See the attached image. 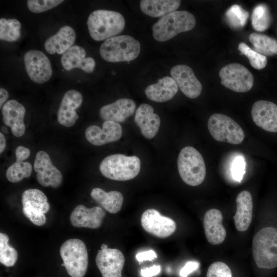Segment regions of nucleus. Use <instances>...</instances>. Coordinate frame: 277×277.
I'll list each match as a JSON object with an SVG mask.
<instances>
[{"label": "nucleus", "instance_id": "obj_1", "mask_svg": "<svg viewBox=\"0 0 277 277\" xmlns=\"http://www.w3.org/2000/svg\"><path fill=\"white\" fill-rule=\"evenodd\" d=\"M87 23L91 37L100 41L120 34L124 29L125 21L119 12L100 9L89 15Z\"/></svg>", "mask_w": 277, "mask_h": 277}, {"label": "nucleus", "instance_id": "obj_2", "mask_svg": "<svg viewBox=\"0 0 277 277\" xmlns=\"http://www.w3.org/2000/svg\"><path fill=\"white\" fill-rule=\"evenodd\" d=\"M195 24L194 15L188 11H174L162 16L153 25L152 35L159 42H165L181 32L192 30Z\"/></svg>", "mask_w": 277, "mask_h": 277}, {"label": "nucleus", "instance_id": "obj_3", "mask_svg": "<svg viewBox=\"0 0 277 277\" xmlns=\"http://www.w3.org/2000/svg\"><path fill=\"white\" fill-rule=\"evenodd\" d=\"M252 254L258 267L273 269L277 266V229H261L252 240Z\"/></svg>", "mask_w": 277, "mask_h": 277}, {"label": "nucleus", "instance_id": "obj_4", "mask_svg": "<svg viewBox=\"0 0 277 277\" xmlns=\"http://www.w3.org/2000/svg\"><path fill=\"white\" fill-rule=\"evenodd\" d=\"M141 169V161L136 156H128L122 154L110 155L100 165V170L105 177L125 181L136 177Z\"/></svg>", "mask_w": 277, "mask_h": 277}, {"label": "nucleus", "instance_id": "obj_5", "mask_svg": "<svg viewBox=\"0 0 277 277\" xmlns=\"http://www.w3.org/2000/svg\"><path fill=\"white\" fill-rule=\"evenodd\" d=\"M140 50L138 41L131 36L122 35L105 40L100 46V53L109 62H130L138 56Z\"/></svg>", "mask_w": 277, "mask_h": 277}, {"label": "nucleus", "instance_id": "obj_6", "mask_svg": "<svg viewBox=\"0 0 277 277\" xmlns=\"http://www.w3.org/2000/svg\"><path fill=\"white\" fill-rule=\"evenodd\" d=\"M177 168L181 179L188 185L198 186L205 178L204 160L194 147L186 146L181 150L177 159Z\"/></svg>", "mask_w": 277, "mask_h": 277}, {"label": "nucleus", "instance_id": "obj_7", "mask_svg": "<svg viewBox=\"0 0 277 277\" xmlns=\"http://www.w3.org/2000/svg\"><path fill=\"white\" fill-rule=\"evenodd\" d=\"M60 255L71 277H84L88 266V255L85 243L77 239H70L62 245Z\"/></svg>", "mask_w": 277, "mask_h": 277}, {"label": "nucleus", "instance_id": "obj_8", "mask_svg": "<svg viewBox=\"0 0 277 277\" xmlns=\"http://www.w3.org/2000/svg\"><path fill=\"white\" fill-rule=\"evenodd\" d=\"M207 126L212 137L219 142L237 145L241 143L245 137L241 126L223 114L214 113L211 115Z\"/></svg>", "mask_w": 277, "mask_h": 277}, {"label": "nucleus", "instance_id": "obj_9", "mask_svg": "<svg viewBox=\"0 0 277 277\" xmlns=\"http://www.w3.org/2000/svg\"><path fill=\"white\" fill-rule=\"evenodd\" d=\"M24 214L34 225L42 226L46 222L45 214L50 209L46 195L37 189H29L22 195Z\"/></svg>", "mask_w": 277, "mask_h": 277}, {"label": "nucleus", "instance_id": "obj_10", "mask_svg": "<svg viewBox=\"0 0 277 277\" xmlns=\"http://www.w3.org/2000/svg\"><path fill=\"white\" fill-rule=\"evenodd\" d=\"M221 83L224 87L236 92H246L253 85L254 77L250 71L239 63H232L220 70Z\"/></svg>", "mask_w": 277, "mask_h": 277}, {"label": "nucleus", "instance_id": "obj_11", "mask_svg": "<svg viewBox=\"0 0 277 277\" xmlns=\"http://www.w3.org/2000/svg\"><path fill=\"white\" fill-rule=\"evenodd\" d=\"M25 69L30 79L37 84L44 83L51 78L52 71L50 62L42 51L31 50L24 56Z\"/></svg>", "mask_w": 277, "mask_h": 277}, {"label": "nucleus", "instance_id": "obj_12", "mask_svg": "<svg viewBox=\"0 0 277 277\" xmlns=\"http://www.w3.org/2000/svg\"><path fill=\"white\" fill-rule=\"evenodd\" d=\"M141 225L148 233L160 238L169 236L175 231V222L171 218L162 215L154 209H148L142 215Z\"/></svg>", "mask_w": 277, "mask_h": 277}, {"label": "nucleus", "instance_id": "obj_13", "mask_svg": "<svg viewBox=\"0 0 277 277\" xmlns=\"http://www.w3.org/2000/svg\"><path fill=\"white\" fill-rule=\"evenodd\" d=\"M34 169L37 173L36 179L43 186L56 188L63 182L61 172L52 164L49 154L43 150L36 154Z\"/></svg>", "mask_w": 277, "mask_h": 277}, {"label": "nucleus", "instance_id": "obj_14", "mask_svg": "<svg viewBox=\"0 0 277 277\" xmlns=\"http://www.w3.org/2000/svg\"><path fill=\"white\" fill-rule=\"evenodd\" d=\"M125 257L117 249L106 248L100 250L95 262L103 277H122V271Z\"/></svg>", "mask_w": 277, "mask_h": 277}, {"label": "nucleus", "instance_id": "obj_15", "mask_svg": "<svg viewBox=\"0 0 277 277\" xmlns=\"http://www.w3.org/2000/svg\"><path fill=\"white\" fill-rule=\"evenodd\" d=\"M170 74L179 89L186 96L195 98L201 94L202 84L190 67L185 65H177L172 68Z\"/></svg>", "mask_w": 277, "mask_h": 277}, {"label": "nucleus", "instance_id": "obj_16", "mask_svg": "<svg viewBox=\"0 0 277 277\" xmlns=\"http://www.w3.org/2000/svg\"><path fill=\"white\" fill-rule=\"evenodd\" d=\"M122 127L119 123L112 121H105L102 128L91 125L85 130L87 141L95 146H101L118 141L122 135Z\"/></svg>", "mask_w": 277, "mask_h": 277}, {"label": "nucleus", "instance_id": "obj_17", "mask_svg": "<svg viewBox=\"0 0 277 277\" xmlns=\"http://www.w3.org/2000/svg\"><path fill=\"white\" fill-rule=\"evenodd\" d=\"M251 116L256 125L271 132H277V105L264 100L255 102L251 109Z\"/></svg>", "mask_w": 277, "mask_h": 277}, {"label": "nucleus", "instance_id": "obj_18", "mask_svg": "<svg viewBox=\"0 0 277 277\" xmlns=\"http://www.w3.org/2000/svg\"><path fill=\"white\" fill-rule=\"evenodd\" d=\"M105 215L106 213L99 206L88 208L83 205H78L71 212L70 221L75 227L96 229L101 226Z\"/></svg>", "mask_w": 277, "mask_h": 277}, {"label": "nucleus", "instance_id": "obj_19", "mask_svg": "<svg viewBox=\"0 0 277 277\" xmlns=\"http://www.w3.org/2000/svg\"><path fill=\"white\" fill-rule=\"evenodd\" d=\"M83 96L78 91L69 90L64 95L57 112V120L62 125L72 126L79 118L76 110L81 106Z\"/></svg>", "mask_w": 277, "mask_h": 277}, {"label": "nucleus", "instance_id": "obj_20", "mask_svg": "<svg viewBox=\"0 0 277 277\" xmlns=\"http://www.w3.org/2000/svg\"><path fill=\"white\" fill-rule=\"evenodd\" d=\"M25 112L24 106L14 100L7 101L2 107L3 122L10 127L12 134L16 137H20L25 133L26 127L24 118Z\"/></svg>", "mask_w": 277, "mask_h": 277}, {"label": "nucleus", "instance_id": "obj_21", "mask_svg": "<svg viewBox=\"0 0 277 277\" xmlns=\"http://www.w3.org/2000/svg\"><path fill=\"white\" fill-rule=\"evenodd\" d=\"M134 121L140 128L141 133L146 138L151 139L157 134L161 120L159 116L154 113L153 107L147 104H142L136 110Z\"/></svg>", "mask_w": 277, "mask_h": 277}, {"label": "nucleus", "instance_id": "obj_22", "mask_svg": "<svg viewBox=\"0 0 277 277\" xmlns=\"http://www.w3.org/2000/svg\"><path fill=\"white\" fill-rule=\"evenodd\" d=\"M86 51L82 47L74 45L62 54L61 62L63 67L69 71L78 68L86 73L93 72L95 62L91 57H86Z\"/></svg>", "mask_w": 277, "mask_h": 277}, {"label": "nucleus", "instance_id": "obj_23", "mask_svg": "<svg viewBox=\"0 0 277 277\" xmlns=\"http://www.w3.org/2000/svg\"><path fill=\"white\" fill-rule=\"evenodd\" d=\"M135 109L136 104L133 100L122 98L103 106L100 110V115L105 121L118 123L123 122L132 115Z\"/></svg>", "mask_w": 277, "mask_h": 277}, {"label": "nucleus", "instance_id": "obj_24", "mask_svg": "<svg viewBox=\"0 0 277 277\" xmlns=\"http://www.w3.org/2000/svg\"><path fill=\"white\" fill-rule=\"evenodd\" d=\"M222 212L216 209L208 210L204 217L203 225L207 241L212 245L221 244L225 239L226 232L222 225Z\"/></svg>", "mask_w": 277, "mask_h": 277}, {"label": "nucleus", "instance_id": "obj_25", "mask_svg": "<svg viewBox=\"0 0 277 277\" xmlns=\"http://www.w3.org/2000/svg\"><path fill=\"white\" fill-rule=\"evenodd\" d=\"M75 41V33L74 29L69 26H64L56 34L46 39L44 48L50 54L55 53L63 54L72 46Z\"/></svg>", "mask_w": 277, "mask_h": 277}, {"label": "nucleus", "instance_id": "obj_26", "mask_svg": "<svg viewBox=\"0 0 277 277\" xmlns=\"http://www.w3.org/2000/svg\"><path fill=\"white\" fill-rule=\"evenodd\" d=\"M236 211L233 216L236 229L241 232L248 229L252 218L253 201L251 193L242 191L236 199Z\"/></svg>", "mask_w": 277, "mask_h": 277}, {"label": "nucleus", "instance_id": "obj_27", "mask_svg": "<svg viewBox=\"0 0 277 277\" xmlns=\"http://www.w3.org/2000/svg\"><path fill=\"white\" fill-rule=\"evenodd\" d=\"M179 87L174 80L165 76L158 80L157 83L149 85L145 93L149 100L156 102H164L173 98L178 91Z\"/></svg>", "mask_w": 277, "mask_h": 277}, {"label": "nucleus", "instance_id": "obj_28", "mask_svg": "<svg viewBox=\"0 0 277 277\" xmlns=\"http://www.w3.org/2000/svg\"><path fill=\"white\" fill-rule=\"evenodd\" d=\"M90 195L95 201L111 213H117L122 208L124 199L119 191L106 192L102 189L96 187L91 190Z\"/></svg>", "mask_w": 277, "mask_h": 277}, {"label": "nucleus", "instance_id": "obj_29", "mask_svg": "<svg viewBox=\"0 0 277 277\" xmlns=\"http://www.w3.org/2000/svg\"><path fill=\"white\" fill-rule=\"evenodd\" d=\"M180 4L181 1L143 0L140 2V8L145 14L157 17L175 11Z\"/></svg>", "mask_w": 277, "mask_h": 277}, {"label": "nucleus", "instance_id": "obj_30", "mask_svg": "<svg viewBox=\"0 0 277 277\" xmlns=\"http://www.w3.org/2000/svg\"><path fill=\"white\" fill-rule=\"evenodd\" d=\"M249 39L256 52L265 56L277 55V41L275 39L253 32L249 35Z\"/></svg>", "mask_w": 277, "mask_h": 277}, {"label": "nucleus", "instance_id": "obj_31", "mask_svg": "<svg viewBox=\"0 0 277 277\" xmlns=\"http://www.w3.org/2000/svg\"><path fill=\"white\" fill-rule=\"evenodd\" d=\"M21 24L15 18L0 19V39L12 42L17 41L21 36Z\"/></svg>", "mask_w": 277, "mask_h": 277}, {"label": "nucleus", "instance_id": "obj_32", "mask_svg": "<svg viewBox=\"0 0 277 277\" xmlns=\"http://www.w3.org/2000/svg\"><path fill=\"white\" fill-rule=\"evenodd\" d=\"M271 15L267 6L260 4L253 9L251 16V23L253 29L258 31H264L271 24Z\"/></svg>", "mask_w": 277, "mask_h": 277}, {"label": "nucleus", "instance_id": "obj_33", "mask_svg": "<svg viewBox=\"0 0 277 277\" xmlns=\"http://www.w3.org/2000/svg\"><path fill=\"white\" fill-rule=\"evenodd\" d=\"M32 171V166L29 162L16 161L8 168L6 176L9 182L16 183L29 177Z\"/></svg>", "mask_w": 277, "mask_h": 277}, {"label": "nucleus", "instance_id": "obj_34", "mask_svg": "<svg viewBox=\"0 0 277 277\" xmlns=\"http://www.w3.org/2000/svg\"><path fill=\"white\" fill-rule=\"evenodd\" d=\"M9 238L4 233H0V262L7 267L15 265L18 253L16 249L8 244Z\"/></svg>", "mask_w": 277, "mask_h": 277}, {"label": "nucleus", "instance_id": "obj_35", "mask_svg": "<svg viewBox=\"0 0 277 277\" xmlns=\"http://www.w3.org/2000/svg\"><path fill=\"white\" fill-rule=\"evenodd\" d=\"M249 15V13L238 5H232L225 14L227 23L234 29L244 27L246 24Z\"/></svg>", "mask_w": 277, "mask_h": 277}, {"label": "nucleus", "instance_id": "obj_36", "mask_svg": "<svg viewBox=\"0 0 277 277\" xmlns=\"http://www.w3.org/2000/svg\"><path fill=\"white\" fill-rule=\"evenodd\" d=\"M238 49L249 59L250 64L253 68L261 70L266 66L267 63L266 56L252 50L244 43L242 42L239 44Z\"/></svg>", "mask_w": 277, "mask_h": 277}, {"label": "nucleus", "instance_id": "obj_37", "mask_svg": "<svg viewBox=\"0 0 277 277\" xmlns=\"http://www.w3.org/2000/svg\"><path fill=\"white\" fill-rule=\"evenodd\" d=\"M229 174L236 182L241 183L245 173L246 163L241 154H233L229 159Z\"/></svg>", "mask_w": 277, "mask_h": 277}, {"label": "nucleus", "instance_id": "obj_38", "mask_svg": "<svg viewBox=\"0 0 277 277\" xmlns=\"http://www.w3.org/2000/svg\"><path fill=\"white\" fill-rule=\"evenodd\" d=\"M63 2V0H28L27 4L30 11L38 13L51 9Z\"/></svg>", "mask_w": 277, "mask_h": 277}, {"label": "nucleus", "instance_id": "obj_39", "mask_svg": "<svg viewBox=\"0 0 277 277\" xmlns=\"http://www.w3.org/2000/svg\"><path fill=\"white\" fill-rule=\"evenodd\" d=\"M206 277H233L229 266L222 262L211 264L207 271Z\"/></svg>", "mask_w": 277, "mask_h": 277}, {"label": "nucleus", "instance_id": "obj_40", "mask_svg": "<svg viewBox=\"0 0 277 277\" xmlns=\"http://www.w3.org/2000/svg\"><path fill=\"white\" fill-rule=\"evenodd\" d=\"M199 263L196 261H189L187 262L181 269L180 275L181 277H187L190 273L196 270L199 268Z\"/></svg>", "mask_w": 277, "mask_h": 277}, {"label": "nucleus", "instance_id": "obj_41", "mask_svg": "<svg viewBox=\"0 0 277 277\" xmlns=\"http://www.w3.org/2000/svg\"><path fill=\"white\" fill-rule=\"evenodd\" d=\"M157 258V255L154 251L149 250L138 253L135 255L136 260L140 263L144 261H151Z\"/></svg>", "mask_w": 277, "mask_h": 277}, {"label": "nucleus", "instance_id": "obj_42", "mask_svg": "<svg viewBox=\"0 0 277 277\" xmlns=\"http://www.w3.org/2000/svg\"><path fill=\"white\" fill-rule=\"evenodd\" d=\"M15 153L16 161L23 162L29 156L30 151L27 148L19 146L16 148Z\"/></svg>", "mask_w": 277, "mask_h": 277}, {"label": "nucleus", "instance_id": "obj_43", "mask_svg": "<svg viewBox=\"0 0 277 277\" xmlns=\"http://www.w3.org/2000/svg\"><path fill=\"white\" fill-rule=\"evenodd\" d=\"M160 271V266L154 265L149 268L141 269V274L143 277H152L158 274Z\"/></svg>", "mask_w": 277, "mask_h": 277}, {"label": "nucleus", "instance_id": "obj_44", "mask_svg": "<svg viewBox=\"0 0 277 277\" xmlns=\"http://www.w3.org/2000/svg\"><path fill=\"white\" fill-rule=\"evenodd\" d=\"M0 107L1 108L4 103L6 101L9 97L8 91L4 88H0Z\"/></svg>", "mask_w": 277, "mask_h": 277}, {"label": "nucleus", "instance_id": "obj_45", "mask_svg": "<svg viewBox=\"0 0 277 277\" xmlns=\"http://www.w3.org/2000/svg\"><path fill=\"white\" fill-rule=\"evenodd\" d=\"M6 141L4 135L0 133V153H2L5 150L6 146Z\"/></svg>", "mask_w": 277, "mask_h": 277}, {"label": "nucleus", "instance_id": "obj_46", "mask_svg": "<svg viewBox=\"0 0 277 277\" xmlns=\"http://www.w3.org/2000/svg\"><path fill=\"white\" fill-rule=\"evenodd\" d=\"M108 248V246L105 244H103L101 245V249H106V248Z\"/></svg>", "mask_w": 277, "mask_h": 277}, {"label": "nucleus", "instance_id": "obj_47", "mask_svg": "<svg viewBox=\"0 0 277 277\" xmlns=\"http://www.w3.org/2000/svg\"><path fill=\"white\" fill-rule=\"evenodd\" d=\"M2 129L3 131L4 132H5V133L7 132V129L6 128V127H4V126H3V127H2Z\"/></svg>", "mask_w": 277, "mask_h": 277}]
</instances>
